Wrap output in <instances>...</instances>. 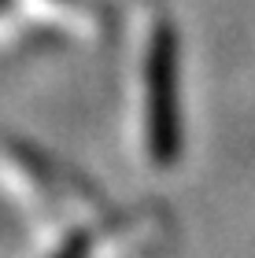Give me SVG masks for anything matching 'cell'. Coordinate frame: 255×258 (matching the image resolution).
I'll return each instance as SVG.
<instances>
[{
	"label": "cell",
	"instance_id": "obj_1",
	"mask_svg": "<svg viewBox=\"0 0 255 258\" xmlns=\"http://www.w3.org/2000/svg\"><path fill=\"white\" fill-rule=\"evenodd\" d=\"M148 144H152V159L159 166H170L178 159V81H174V37L167 30H159L156 48H152V63H148Z\"/></svg>",
	"mask_w": 255,
	"mask_h": 258
}]
</instances>
